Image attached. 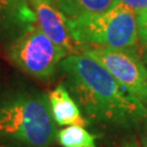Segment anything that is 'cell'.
<instances>
[{
  "instance_id": "6da1fadb",
  "label": "cell",
  "mask_w": 147,
  "mask_h": 147,
  "mask_svg": "<svg viewBox=\"0 0 147 147\" xmlns=\"http://www.w3.org/2000/svg\"><path fill=\"white\" fill-rule=\"evenodd\" d=\"M64 86L87 122L129 130L147 122V109L100 63L84 53L69 55L59 64Z\"/></svg>"
},
{
  "instance_id": "7a4b0ae2",
  "label": "cell",
  "mask_w": 147,
  "mask_h": 147,
  "mask_svg": "<svg viewBox=\"0 0 147 147\" xmlns=\"http://www.w3.org/2000/svg\"><path fill=\"white\" fill-rule=\"evenodd\" d=\"M57 133L48 96L25 87L0 90V142L50 147Z\"/></svg>"
},
{
  "instance_id": "3957f363",
  "label": "cell",
  "mask_w": 147,
  "mask_h": 147,
  "mask_svg": "<svg viewBox=\"0 0 147 147\" xmlns=\"http://www.w3.org/2000/svg\"><path fill=\"white\" fill-rule=\"evenodd\" d=\"M67 24L79 46L130 48L138 40L136 14L120 5L104 13L68 19Z\"/></svg>"
},
{
  "instance_id": "277c9868",
  "label": "cell",
  "mask_w": 147,
  "mask_h": 147,
  "mask_svg": "<svg viewBox=\"0 0 147 147\" xmlns=\"http://www.w3.org/2000/svg\"><path fill=\"white\" fill-rule=\"evenodd\" d=\"M68 55L53 44L37 25L11 42L9 57L22 71L38 80H47Z\"/></svg>"
},
{
  "instance_id": "5b68a950",
  "label": "cell",
  "mask_w": 147,
  "mask_h": 147,
  "mask_svg": "<svg viewBox=\"0 0 147 147\" xmlns=\"http://www.w3.org/2000/svg\"><path fill=\"white\" fill-rule=\"evenodd\" d=\"M80 47L84 55L100 63L127 92L147 105V68L131 47Z\"/></svg>"
},
{
  "instance_id": "8992f818",
  "label": "cell",
  "mask_w": 147,
  "mask_h": 147,
  "mask_svg": "<svg viewBox=\"0 0 147 147\" xmlns=\"http://www.w3.org/2000/svg\"><path fill=\"white\" fill-rule=\"evenodd\" d=\"M37 26L67 55H73V39L67 24V16L57 8L53 0H33Z\"/></svg>"
},
{
  "instance_id": "52a82bcc",
  "label": "cell",
  "mask_w": 147,
  "mask_h": 147,
  "mask_svg": "<svg viewBox=\"0 0 147 147\" xmlns=\"http://www.w3.org/2000/svg\"><path fill=\"white\" fill-rule=\"evenodd\" d=\"M34 25L35 12L25 0H0V38L14 40Z\"/></svg>"
},
{
  "instance_id": "ba28073f",
  "label": "cell",
  "mask_w": 147,
  "mask_h": 147,
  "mask_svg": "<svg viewBox=\"0 0 147 147\" xmlns=\"http://www.w3.org/2000/svg\"><path fill=\"white\" fill-rule=\"evenodd\" d=\"M50 112L57 125H88V122L81 113L80 107L63 84L58 85L48 95Z\"/></svg>"
},
{
  "instance_id": "9c48e42d",
  "label": "cell",
  "mask_w": 147,
  "mask_h": 147,
  "mask_svg": "<svg viewBox=\"0 0 147 147\" xmlns=\"http://www.w3.org/2000/svg\"><path fill=\"white\" fill-rule=\"evenodd\" d=\"M53 2L67 19L104 13L117 5V0H53Z\"/></svg>"
},
{
  "instance_id": "30bf717a",
  "label": "cell",
  "mask_w": 147,
  "mask_h": 147,
  "mask_svg": "<svg viewBox=\"0 0 147 147\" xmlns=\"http://www.w3.org/2000/svg\"><path fill=\"white\" fill-rule=\"evenodd\" d=\"M95 138V135L79 125H69L57 133V140L62 147H96Z\"/></svg>"
},
{
  "instance_id": "8fae6325",
  "label": "cell",
  "mask_w": 147,
  "mask_h": 147,
  "mask_svg": "<svg viewBox=\"0 0 147 147\" xmlns=\"http://www.w3.org/2000/svg\"><path fill=\"white\" fill-rule=\"evenodd\" d=\"M136 24L138 39L147 47V9L136 14Z\"/></svg>"
},
{
  "instance_id": "7c38bea8",
  "label": "cell",
  "mask_w": 147,
  "mask_h": 147,
  "mask_svg": "<svg viewBox=\"0 0 147 147\" xmlns=\"http://www.w3.org/2000/svg\"><path fill=\"white\" fill-rule=\"evenodd\" d=\"M117 5H122L137 14L147 9V0H117Z\"/></svg>"
},
{
  "instance_id": "4fadbf2b",
  "label": "cell",
  "mask_w": 147,
  "mask_h": 147,
  "mask_svg": "<svg viewBox=\"0 0 147 147\" xmlns=\"http://www.w3.org/2000/svg\"><path fill=\"white\" fill-rule=\"evenodd\" d=\"M141 147H147V122L144 124V129L141 137Z\"/></svg>"
},
{
  "instance_id": "5bb4252c",
  "label": "cell",
  "mask_w": 147,
  "mask_h": 147,
  "mask_svg": "<svg viewBox=\"0 0 147 147\" xmlns=\"http://www.w3.org/2000/svg\"><path fill=\"white\" fill-rule=\"evenodd\" d=\"M121 147H141V146L138 145V143L136 142V140L133 138V140H130L129 142L124 143Z\"/></svg>"
},
{
  "instance_id": "9a60e30c",
  "label": "cell",
  "mask_w": 147,
  "mask_h": 147,
  "mask_svg": "<svg viewBox=\"0 0 147 147\" xmlns=\"http://www.w3.org/2000/svg\"><path fill=\"white\" fill-rule=\"evenodd\" d=\"M0 147H20V146H18V145H14V144H9V143L0 142Z\"/></svg>"
}]
</instances>
